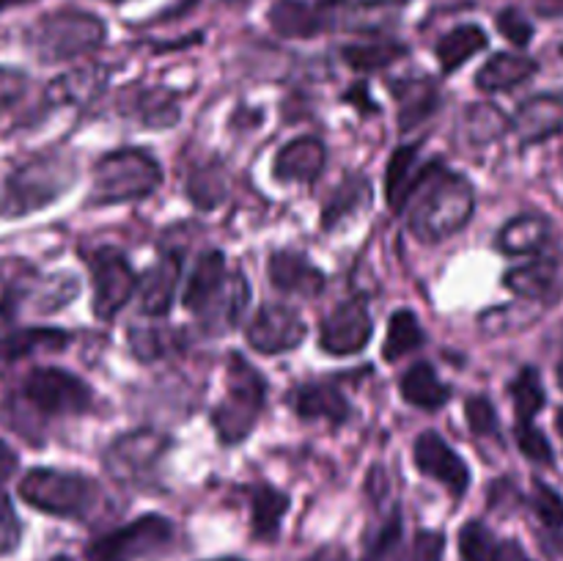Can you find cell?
<instances>
[{
    "instance_id": "obj_37",
    "label": "cell",
    "mask_w": 563,
    "mask_h": 561,
    "mask_svg": "<svg viewBox=\"0 0 563 561\" xmlns=\"http://www.w3.org/2000/svg\"><path fill=\"white\" fill-rule=\"evenodd\" d=\"M462 130L471 146H489L511 130V119L489 102H476L465 110Z\"/></svg>"
},
{
    "instance_id": "obj_33",
    "label": "cell",
    "mask_w": 563,
    "mask_h": 561,
    "mask_svg": "<svg viewBox=\"0 0 563 561\" xmlns=\"http://www.w3.org/2000/svg\"><path fill=\"white\" fill-rule=\"evenodd\" d=\"M289 495L269 487V484H256V487H251L253 537L262 539V542H275L280 534V522H284L286 512H289Z\"/></svg>"
},
{
    "instance_id": "obj_40",
    "label": "cell",
    "mask_w": 563,
    "mask_h": 561,
    "mask_svg": "<svg viewBox=\"0 0 563 561\" xmlns=\"http://www.w3.org/2000/svg\"><path fill=\"white\" fill-rule=\"evenodd\" d=\"M423 330L418 324V317L407 308L396 311L388 322V336H385V346H383V358L385 361H399V358L410 355L412 350L423 344Z\"/></svg>"
},
{
    "instance_id": "obj_29",
    "label": "cell",
    "mask_w": 563,
    "mask_h": 561,
    "mask_svg": "<svg viewBox=\"0 0 563 561\" xmlns=\"http://www.w3.org/2000/svg\"><path fill=\"white\" fill-rule=\"evenodd\" d=\"M77 297V278L75 275H53V278H38V284L25 286L22 292H14V295L3 297V306L0 311L11 314L20 300H31L33 308L42 314L58 311L66 302Z\"/></svg>"
},
{
    "instance_id": "obj_44",
    "label": "cell",
    "mask_w": 563,
    "mask_h": 561,
    "mask_svg": "<svg viewBox=\"0 0 563 561\" xmlns=\"http://www.w3.org/2000/svg\"><path fill=\"white\" fill-rule=\"evenodd\" d=\"M531 506L537 512V517L542 520V526H548L550 531H561L563 528V498L559 490H553L550 484H544L542 479L533 482V495Z\"/></svg>"
},
{
    "instance_id": "obj_26",
    "label": "cell",
    "mask_w": 563,
    "mask_h": 561,
    "mask_svg": "<svg viewBox=\"0 0 563 561\" xmlns=\"http://www.w3.org/2000/svg\"><path fill=\"white\" fill-rule=\"evenodd\" d=\"M550 234H553V226L544 215H517L500 229L498 248L509 256H533L548 245Z\"/></svg>"
},
{
    "instance_id": "obj_7",
    "label": "cell",
    "mask_w": 563,
    "mask_h": 561,
    "mask_svg": "<svg viewBox=\"0 0 563 561\" xmlns=\"http://www.w3.org/2000/svg\"><path fill=\"white\" fill-rule=\"evenodd\" d=\"M168 449V435L157 432V429H135V432L119 435L108 446L102 465L113 482L124 484V487H146L157 476Z\"/></svg>"
},
{
    "instance_id": "obj_18",
    "label": "cell",
    "mask_w": 563,
    "mask_h": 561,
    "mask_svg": "<svg viewBox=\"0 0 563 561\" xmlns=\"http://www.w3.org/2000/svg\"><path fill=\"white\" fill-rule=\"evenodd\" d=\"M291 410L306 421H328L333 427L350 418L352 407L346 396L330 383H302L289 394Z\"/></svg>"
},
{
    "instance_id": "obj_16",
    "label": "cell",
    "mask_w": 563,
    "mask_h": 561,
    "mask_svg": "<svg viewBox=\"0 0 563 561\" xmlns=\"http://www.w3.org/2000/svg\"><path fill=\"white\" fill-rule=\"evenodd\" d=\"M267 275L275 289L297 297H317L328 286L322 270L297 251H275L267 262Z\"/></svg>"
},
{
    "instance_id": "obj_53",
    "label": "cell",
    "mask_w": 563,
    "mask_h": 561,
    "mask_svg": "<svg viewBox=\"0 0 563 561\" xmlns=\"http://www.w3.org/2000/svg\"><path fill=\"white\" fill-rule=\"evenodd\" d=\"M346 99H350V102H357V108H361L363 113H366V110H372V113L377 110L374 99L366 97V86H355L350 94H346Z\"/></svg>"
},
{
    "instance_id": "obj_11",
    "label": "cell",
    "mask_w": 563,
    "mask_h": 561,
    "mask_svg": "<svg viewBox=\"0 0 563 561\" xmlns=\"http://www.w3.org/2000/svg\"><path fill=\"white\" fill-rule=\"evenodd\" d=\"M324 31L341 28L355 33H379L396 25L407 0H319Z\"/></svg>"
},
{
    "instance_id": "obj_55",
    "label": "cell",
    "mask_w": 563,
    "mask_h": 561,
    "mask_svg": "<svg viewBox=\"0 0 563 561\" xmlns=\"http://www.w3.org/2000/svg\"><path fill=\"white\" fill-rule=\"evenodd\" d=\"M33 3V0H0V11H9V9H16V6H27Z\"/></svg>"
},
{
    "instance_id": "obj_51",
    "label": "cell",
    "mask_w": 563,
    "mask_h": 561,
    "mask_svg": "<svg viewBox=\"0 0 563 561\" xmlns=\"http://www.w3.org/2000/svg\"><path fill=\"white\" fill-rule=\"evenodd\" d=\"M16 465H20V457L14 454V449L5 440H0V482L14 476Z\"/></svg>"
},
{
    "instance_id": "obj_31",
    "label": "cell",
    "mask_w": 563,
    "mask_h": 561,
    "mask_svg": "<svg viewBox=\"0 0 563 561\" xmlns=\"http://www.w3.org/2000/svg\"><path fill=\"white\" fill-rule=\"evenodd\" d=\"M71 336L58 328H14L0 333V361L14 363L38 350L58 352L69 344Z\"/></svg>"
},
{
    "instance_id": "obj_38",
    "label": "cell",
    "mask_w": 563,
    "mask_h": 561,
    "mask_svg": "<svg viewBox=\"0 0 563 561\" xmlns=\"http://www.w3.org/2000/svg\"><path fill=\"white\" fill-rule=\"evenodd\" d=\"M487 47V33L478 25H460L438 42V61L443 72H456L462 64Z\"/></svg>"
},
{
    "instance_id": "obj_12",
    "label": "cell",
    "mask_w": 563,
    "mask_h": 561,
    "mask_svg": "<svg viewBox=\"0 0 563 561\" xmlns=\"http://www.w3.org/2000/svg\"><path fill=\"white\" fill-rule=\"evenodd\" d=\"M374 333L372 314L368 306L357 297L339 302L333 311L324 317L322 333H319V346L328 355H355L368 344Z\"/></svg>"
},
{
    "instance_id": "obj_32",
    "label": "cell",
    "mask_w": 563,
    "mask_h": 561,
    "mask_svg": "<svg viewBox=\"0 0 563 561\" xmlns=\"http://www.w3.org/2000/svg\"><path fill=\"white\" fill-rule=\"evenodd\" d=\"M504 286L522 300H548L559 286V264L553 258L520 264L504 275Z\"/></svg>"
},
{
    "instance_id": "obj_20",
    "label": "cell",
    "mask_w": 563,
    "mask_h": 561,
    "mask_svg": "<svg viewBox=\"0 0 563 561\" xmlns=\"http://www.w3.org/2000/svg\"><path fill=\"white\" fill-rule=\"evenodd\" d=\"M181 258L176 253H165L157 258V264L146 270L141 280H137V295H141V311L148 317H165L174 306L176 284H179Z\"/></svg>"
},
{
    "instance_id": "obj_15",
    "label": "cell",
    "mask_w": 563,
    "mask_h": 561,
    "mask_svg": "<svg viewBox=\"0 0 563 561\" xmlns=\"http://www.w3.org/2000/svg\"><path fill=\"white\" fill-rule=\"evenodd\" d=\"M438 163L421 165V143L396 148L394 157L388 160V170H385V198H388V207L394 212H401Z\"/></svg>"
},
{
    "instance_id": "obj_57",
    "label": "cell",
    "mask_w": 563,
    "mask_h": 561,
    "mask_svg": "<svg viewBox=\"0 0 563 561\" xmlns=\"http://www.w3.org/2000/svg\"><path fill=\"white\" fill-rule=\"evenodd\" d=\"M555 377H559V385H561V391H563V358L559 361V369H555Z\"/></svg>"
},
{
    "instance_id": "obj_25",
    "label": "cell",
    "mask_w": 563,
    "mask_h": 561,
    "mask_svg": "<svg viewBox=\"0 0 563 561\" xmlns=\"http://www.w3.org/2000/svg\"><path fill=\"white\" fill-rule=\"evenodd\" d=\"M121 110L148 130H168L179 121V102L165 88H141L121 97Z\"/></svg>"
},
{
    "instance_id": "obj_28",
    "label": "cell",
    "mask_w": 563,
    "mask_h": 561,
    "mask_svg": "<svg viewBox=\"0 0 563 561\" xmlns=\"http://www.w3.org/2000/svg\"><path fill=\"white\" fill-rule=\"evenodd\" d=\"M401 396L410 402L412 407H421V410H440L443 405H449L451 388L440 380V374L434 372L432 363L418 361L401 374Z\"/></svg>"
},
{
    "instance_id": "obj_54",
    "label": "cell",
    "mask_w": 563,
    "mask_h": 561,
    "mask_svg": "<svg viewBox=\"0 0 563 561\" xmlns=\"http://www.w3.org/2000/svg\"><path fill=\"white\" fill-rule=\"evenodd\" d=\"M533 3H537L539 14H548V16L563 14V0H533Z\"/></svg>"
},
{
    "instance_id": "obj_22",
    "label": "cell",
    "mask_w": 563,
    "mask_h": 561,
    "mask_svg": "<svg viewBox=\"0 0 563 561\" xmlns=\"http://www.w3.org/2000/svg\"><path fill=\"white\" fill-rule=\"evenodd\" d=\"M110 72L99 64L75 66L47 86L49 105H88L104 91Z\"/></svg>"
},
{
    "instance_id": "obj_45",
    "label": "cell",
    "mask_w": 563,
    "mask_h": 561,
    "mask_svg": "<svg viewBox=\"0 0 563 561\" xmlns=\"http://www.w3.org/2000/svg\"><path fill=\"white\" fill-rule=\"evenodd\" d=\"M517 446L522 454L531 462H542V465H553V446L544 438L542 429L533 427V421H517Z\"/></svg>"
},
{
    "instance_id": "obj_9",
    "label": "cell",
    "mask_w": 563,
    "mask_h": 561,
    "mask_svg": "<svg viewBox=\"0 0 563 561\" xmlns=\"http://www.w3.org/2000/svg\"><path fill=\"white\" fill-rule=\"evenodd\" d=\"M22 396L42 416H82L91 410L93 394L77 374L66 369H33L22 383Z\"/></svg>"
},
{
    "instance_id": "obj_8",
    "label": "cell",
    "mask_w": 563,
    "mask_h": 561,
    "mask_svg": "<svg viewBox=\"0 0 563 561\" xmlns=\"http://www.w3.org/2000/svg\"><path fill=\"white\" fill-rule=\"evenodd\" d=\"M174 539V522L165 515H143L115 531L102 534L86 548L88 561H137L157 553Z\"/></svg>"
},
{
    "instance_id": "obj_61",
    "label": "cell",
    "mask_w": 563,
    "mask_h": 561,
    "mask_svg": "<svg viewBox=\"0 0 563 561\" xmlns=\"http://www.w3.org/2000/svg\"><path fill=\"white\" fill-rule=\"evenodd\" d=\"M561 55H563V44H561Z\"/></svg>"
},
{
    "instance_id": "obj_3",
    "label": "cell",
    "mask_w": 563,
    "mask_h": 561,
    "mask_svg": "<svg viewBox=\"0 0 563 561\" xmlns=\"http://www.w3.org/2000/svg\"><path fill=\"white\" fill-rule=\"evenodd\" d=\"M267 399V380L242 355L229 358L225 369V396L212 410V424L225 446L242 443L256 427Z\"/></svg>"
},
{
    "instance_id": "obj_19",
    "label": "cell",
    "mask_w": 563,
    "mask_h": 561,
    "mask_svg": "<svg viewBox=\"0 0 563 561\" xmlns=\"http://www.w3.org/2000/svg\"><path fill=\"white\" fill-rule=\"evenodd\" d=\"M462 561H533L517 539H500L482 520H471L460 531Z\"/></svg>"
},
{
    "instance_id": "obj_23",
    "label": "cell",
    "mask_w": 563,
    "mask_h": 561,
    "mask_svg": "<svg viewBox=\"0 0 563 561\" xmlns=\"http://www.w3.org/2000/svg\"><path fill=\"white\" fill-rule=\"evenodd\" d=\"M396 102H399V127L401 132H410L416 127H421L429 116L438 110L440 105V91L438 82L429 80V77H399L394 82Z\"/></svg>"
},
{
    "instance_id": "obj_2",
    "label": "cell",
    "mask_w": 563,
    "mask_h": 561,
    "mask_svg": "<svg viewBox=\"0 0 563 561\" xmlns=\"http://www.w3.org/2000/svg\"><path fill=\"white\" fill-rule=\"evenodd\" d=\"M77 179L75 160L69 154H42L16 165L0 190V215L3 218H25L36 209L58 201Z\"/></svg>"
},
{
    "instance_id": "obj_47",
    "label": "cell",
    "mask_w": 563,
    "mask_h": 561,
    "mask_svg": "<svg viewBox=\"0 0 563 561\" xmlns=\"http://www.w3.org/2000/svg\"><path fill=\"white\" fill-rule=\"evenodd\" d=\"M22 542V522L9 495L0 493V556H11Z\"/></svg>"
},
{
    "instance_id": "obj_17",
    "label": "cell",
    "mask_w": 563,
    "mask_h": 561,
    "mask_svg": "<svg viewBox=\"0 0 563 561\" xmlns=\"http://www.w3.org/2000/svg\"><path fill=\"white\" fill-rule=\"evenodd\" d=\"M511 130L517 132L522 146L542 143L563 130V97L559 94H539L526 99L511 119Z\"/></svg>"
},
{
    "instance_id": "obj_13",
    "label": "cell",
    "mask_w": 563,
    "mask_h": 561,
    "mask_svg": "<svg viewBox=\"0 0 563 561\" xmlns=\"http://www.w3.org/2000/svg\"><path fill=\"white\" fill-rule=\"evenodd\" d=\"M247 344L264 355H278V352H291L306 339V322L300 314L280 302H267L258 308L253 322L247 324Z\"/></svg>"
},
{
    "instance_id": "obj_48",
    "label": "cell",
    "mask_w": 563,
    "mask_h": 561,
    "mask_svg": "<svg viewBox=\"0 0 563 561\" xmlns=\"http://www.w3.org/2000/svg\"><path fill=\"white\" fill-rule=\"evenodd\" d=\"M498 31L504 33L506 38H509L511 44H517V47H528V44H531V38H533V25H531V20H528L526 14H522L520 9H504L498 14Z\"/></svg>"
},
{
    "instance_id": "obj_5",
    "label": "cell",
    "mask_w": 563,
    "mask_h": 561,
    "mask_svg": "<svg viewBox=\"0 0 563 561\" xmlns=\"http://www.w3.org/2000/svg\"><path fill=\"white\" fill-rule=\"evenodd\" d=\"M163 185V168L143 148H115L93 168L91 204H126L152 196Z\"/></svg>"
},
{
    "instance_id": "obj_30",
    "label": "cell",
    "mask_w": 563,
    "mask_h": 561,
    "mask_svg": "<svg viewBox=\"0 0 563 561\" xmlns=\"http://www.w3.org/2000/svg\"><path fill=\"white\" fill-rule=\"evenodd\" d=\"M275 33L286 38H311L324 31V20L319 6L306 0H275L267 14Z\"/></svg>"
},
{
    "instance_id": "obj_49",
    "label": "cell",
    "mask_w": 563,
    "mask_h": 561,
    "mask_svg": "<svg viewBox=\"0 0 563 561\" xmlns=\"http://www.w3.org/2000/svg\"><path fill=\"white\" fill-rule=\"evenodd\" d=\"M445 559V534L423 528L416 534L410 544L407 561H443Z\"/></svg>"
},
{
    "instance_id": "obj_59",
    "label": "cell",
    "mask_w": 563,
    "mask_h": 561,
    "mask_svg": "<svg viewBox=\"0 0 563 561\" xmlns=\"http://www.w3.org/2000/svg\"><path fill=\"white\" fill-rule=\"evenodd\" d=\"M49 561H75V559H69V556H53Z\"/></svg>"
},
{
    "instance_id": "obj_39",
    "label": "cell",
    "mask_w": 563,
    "mask_h": 561,
    "mask_svg": "<svg viewBox=\"0 0 563 561\" xmlns=\"http://www.w3.org/2000/svg\"><path fill=\"white\" fill-rule=\"evenodd\" d=\"M346 64L357 72H377L390 66L394 61L405 58L407 47L401 42H394V38H374V42H357V44H346L341 50Z\"/></svg>"
},
{
    "instance_id": "obj_42",
    "label": "cell",
    "mask_w": 563,
    "mask_h": 561,
    "mask_svg": "<svg viewBox=\"0 0 563 561\" xmlns=\"http://www.w3.org/2000/svg\"><path fill=\"white\" fill-rule=\"evenodd\" d=\"M126 339H130L132 355L143 363L159 361L179 346V336L174 330L152 328V324H135V328H130Z\"/></svg>"
},
{
    "instance_id": "obj_52",
    "label": "cell",
    "mask_w": 563,
    "mask_h": 561,
    "mask_svg": "<svg viewBox=\"0 0 563 561\" xmlns=\"http://www.w3.org/2000/svg\"><path fill=\"white\" fill-rule=\"evenodd\" d=\"M306 561H350V556H346V550L339 548V544H324V548L313 550Z\"/></svg>"
},
{
    "instance_id": "obj_35",
    "label": "cell",
    "mask_w": 563,
    "mask_h": 561,
    "mask_svg": "<svg viewBox=\"0 0 563 561\" xmlns=\"http://www.w3.org/2000/svg\"><path fill=\"white\" fill-rule=\"evenodd\" d=\"M247 300H251V286H247L245 275L242 273H229L225 286L220 289V295L214 297L212 306L203 311V322L209 330H229L240 322V317L245 314Z\"/></svg>"
},
{
    "instance_id": "obj_50",
    "label": "cell",
    "mask_w": 563,
    "mask_h": 561,
    "mask_svg": "<svg viewBox=\"0 0 563 561\" xmlns=\"http://www.w3.org/2000/svg\"><path fill=\"white\" fill-rule=\"evenodd\" d=\"M27 77L16 69H5L0 66V110H9L25 97Z\"/></svg>"
},
{
    "instance_id": "obj_56",
    "label": "cell",
    "mask_w": 563,
    "mask_h": 561,
    "mask_svg": "<svg viewBox=\"0 0 563 561\" xmlns=\"http://www.w3.org/2000/svg\"><path fill=\"white\" fill-rule=\"evenodd\" d=\"M555 427H559V435H561V440H563V407L559 410V416H555Z\"/></svg>"
},
{
    "instance_id": "obj_36",
    "label": "cell",
    "mask_w": 563,
    "mask_h": 561,
    "mask_svg": "<svg viewBox=\"0 0 563 561\" xmlns=\"http://www.w3.org/2000/svg\"><path fill=\"white\" fill-rule=\"evenodd\" d=\"M187 196L198 209H212L225 201L229 196V174L218 160L198 163L187 174Z\"/></svg>"
},
{
    "instance_id": "obj_14",
    "label": "cell",
    "mask_w": 563,
    "mask_h": 561,
    "mask_svg": "<svg viewBox=\"0 0 563 561\" xmlns=\"http://www.w3.org/2000/svg\"><path fill=\"white\" fill-rule=\"evenodd\" d=\"M412 457H416L418 471L423 476L438 479L440 484H445L454 498H462L467 487H471V468L465 465V460L438 432L418 435Z\"/></svg>"
},
{
    "instance_id": "obj_27",
    "label": "cell",
    "mask_w": 563,
    "mask_h": 561,
    "mask_svg": "<svg viewBox=\"0 0 563 561\" xmlns=\"http://www.w3.org/2000/svg\"><path fill=\"white\" fill-rule=\"evenodd\" d=\"M537 72L539 64L533 58H528V55L498 53L478 69L476 86L489 94L511 91V88L522 86V82H526L528 77L537 75Z\"/></svg>"
},
{
    "instance_id": "obj_4",
    "label": "cell",
    "mask_w": 563,
    "mask_h": 561,
    "mask_svg": "<svg viewBox=\"0 0 563 561\" xmlns=\"http://www.w3.org/2000/svg\"><path fill=\"white\" fill-rule=\"evenodd\" d=\"M104 38H108V25L97 14L80 9H60L44 14L27 31V44L44 64L80 58V55L102 47Z\"/></svg>"
},
{
    "instance_id": "obj_60",
    "label": "cell",
    "mask_w": 563,
    "mask_h": 561,
    "mask_svg": "<svg viewBox=\"0 0 563 561\" xmlns=\"http://www.w3.org/2000/svg\"><path fill=\"white\" fill-rule=\"evenodd\" d=\"M110 3H121V0H110Z\"/></svg>"
},
{
    "instance_id": "obj_24",
    "label": "cell",
    "mask_w": 563,
    "mask_h": 561,
    "mask_svg": "<svg viewBox=\"0 0 563 561\" xmlns=\"http://www.w3.org/2000/svg\"><path fill=\"white\" fill-rule=\"evenodd\" d=\"M229 278V270H225V256L220 251H207L192 267L190 280L185 286V306L192 314L203 317L209 306L214 302V297L220 295V289L225 286Z\"/></svg>"
},
{
    "instance_id": "obj_21",
    "label": "cell",
    "mask_w": 563,
    "mask_h": 561,
    "mask_svg": "<svg viewBox=\"0 0 563 561\" xmlns=\"http://www.w3.org/2000/svg\"><path fill=\"white\" fill-rule=\"evenodd\" d=\"M328 148L319 138H295L275 157L273 170L280 182H313L324 168Z\"/></svg>"
},
{
    "instance_id": "obj_34",
    "label": "cell",
    "mask_w": 563,
    "mask_h": 561,
    "mask_svg": "<svg viewBox=\"0 0 563 561\" xmlns=\"http://www.w3.org/2000/svg\"><path fill=\"white\" fill-rule=\"evenodd\" d=\"M368 204H372V182L363 174L344 176L322 207V226L324 229H335V226L344 223L346 218L357 215Z\"/></svg>"
},
{
    "instance_id": "obj_43",
    "label": "cell",
    "mask_w": 563,
    "mask_h": 561,
    "mask_svg": "<svg viewBox=\"0 0 563 561\" xmlns=\"http://www.w3.org/2000/svg\"><path fill=\"white\" fill-rule=\"evenodd\" d=\"M399 544H401V515L399 512H394V515L383 522V528L368 539L366 553H363L361 561H390L396 550H399Z\"/></svg>"
},
{
    "instance_id": "obj_10",
    "label": "cell",
    "mask_w": 563,
    "mask_h": 561,
    "mask_svg": "<svg viewBox=\"0 0 563 561\" xmlns=\"http://www.w3.org/2000/svg\"><path fill=\"white\" fill-rule=\"evenodd\" d=\"M88 267H91L93 280V314L99 319H113L137 289L135 273L124 253L115 248H99L88 258Z\"/></svg>"
},
{
    "instance_id": "obj_1",
    "label": "cell",
    "mask_w": 563,
    "mask_h": 561,
    "mask_svg": "<svg viewBox=\"0 0 563 561\" xmlns=\"http://www.w3.org/2000/svg\"><path fill=\"white\" fill-rule=\"evenodd\" d=\"M410 201L412 234L421 242H443L471 223L476 190L465 176L445 170L443 163H438Z\"/></svg>"
},
{
    "instance_id": "obj_6",
    "label": "cell",
    "mask_w": 563,
    "mask_h": 561,
    "mask_svg": "<svg viewBox=\"0 0 563 561\" xmlns=\"http://www.w3.org/2000/svg\"><path fill=\"white\" fill-rule=\"evenodd\" d=\"M20 498L44 515L82 520L99 504V487L91 476L82 473L33 468L20 482Z\"/></svg>"
},
{
    "instance_id": "obj_41",
    "label": "cell",
    "mask_w": 563,
    "mask_h": 561,
    "mask_svg": "<svg viewBox=\"0 0 563 561\" xmlns=\"http://www.w3.org/2000/svg\"><path fill=\"white\" fill-rule=\"evenodd\" d=\"M509 394L511 402H515L517 421H533V416L548 405V396H544V385L537 366H522L520 374L511 380Z\"/></svg>"
},
{
    "instance_id": "obj_46",
    "label": "cell",
    "mask_w": 563,
    "mask_h": 561,
    "mask_svg": "<svg viewBox=\"0 0 563 561\" xmlns=\"http://www.w3.org/2000/svg\"><path fill=\"white\" fill-rule=\"evenodd\" d=\"M465 418L467 427L478 438H493V435H498V413H495V405L487 396H471L465 405Z\"/></svg>"
},
{
    "instance_id": "obj_58",
    "label": "cell",
    "mask_w": 563,
    "mask_h": 561,
    "mask_svg": "<svg viewBox=\"0 0 563 561\" xmlns=\"http://www.w3.org/2000/svg\"><path fill=\"white\" fill-rule=\"evenodd\" d=\"M209 561H245V559H234V556H223V559H209Z\"/></svg>"
}]
</instances>
